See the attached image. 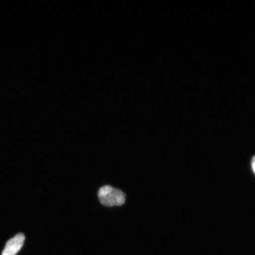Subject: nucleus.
Wrapping results in <instances>:
<instances>
[{
  "mask_svg": "<svg viewBox=\"0 0 255 255\" xmlns=\"http://www.w3.org/2000/svg\"><path fill=\"white\" fill-rule=\"evenodd\" d=\"M98 195L101 204L108 207L120 206L126 202V194L122 191L110 186L100 188Z\"/></svg>",
  "mask_w": 255,
  "mask_h": 255,
  "instance_id": "obj_1",
  "label": "nucleus"
},
{
  "mask_svg": "<svg viewBox=\"0 0 255 255\" xmlns=\"http://www.w3.org/2000/svg\"><path fill=\"white\" fill-rule=\"evenodd\" d=\"M24 240H25V236L24 234H17L7 242L4 250L2 251V255H16L22 248Z\"/></svg>",
  "mask_w": 255,
  "mask_h": 255,
  "instance_id": "obj_2",
  "label": "nucleus"
},
{
  "mask_svg": "<svg viewBox=\"0 0 255 255\" xmlns=\"http://www.w3.org/2000/svg\"><path fill=\"white\" fill-rule=\"evenodd\" d=\"M251 165L252 168H253V169L254 170V171L255 173V156H254L253 158V159H252Z\"/></svg>",
  "mask_w": 255,
  "mask_h": 255,
  "instance_id": "obj_3",
  "label": "nucleus"
}]
</instances>
